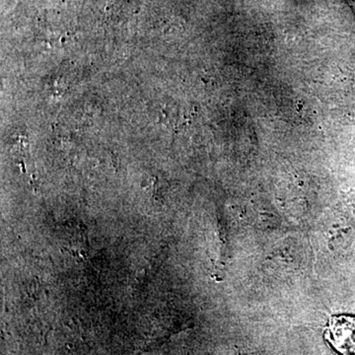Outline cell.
<instances>
[{"label": "cell", "mask_w": 355, "mask_h": 355, "mask_svg": "<svg viewBox=\"0 0 355 355\" xmlns=\"http://www.w3.org/2000/svg\"><path fill=\"white\" fill-rule=\"evenodd\" d=\"M324 338L338 354L355 355V315L331 317Z\"/></svg>", "instance_id": "obj_1"}]
</instances>
